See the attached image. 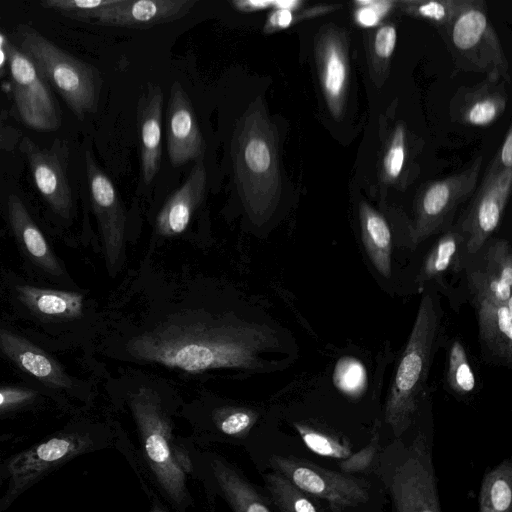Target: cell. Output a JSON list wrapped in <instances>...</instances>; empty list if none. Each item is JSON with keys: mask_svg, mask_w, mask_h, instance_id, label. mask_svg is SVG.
I'll return each instance as SVG.
<instances>
[{"mask_svg": "<svg viewBox=\"0 0 512 512\" xmlns=\"http://www.w3.org/2000/svg\"><path fill=\"white\" fill-rule=\"evenodd\" d=\"M5 53L12 77L15 104L21 120L31 129L41 132L59 128V109L47 86L30 58L6 41Z\"/></svg>", "mask_w": 512, "mask_h": 512, "instance_id": "obj_10", "label": "cell"}, {"mask_svg": "<svg viewBox=\"0 0 512 512\" xmlns=\"http://www.w3.org/2000/svg\"><path fill=\"white\" fill-rule=\"evenodd\" d=\"M328 8V6H319L303 11H299V9H273L266 19L263 31L264 33H273L285 29L299 20L325 12Z\"/></svg>", "mask_w": 512, "mask_h": 512, "instance_id": "obj_39", "label": "cell"}, {"mask_svg": "<svg viewBox=\"0 0 512 512\" xmlns=\"http://www.w3.org/2000/svg\"><path fill=\"white\" fill-rule=\"evenodd\" d=\"M235 9L245 12L275 7V1H233Z\"/></svg>", "mask_w": 512, "mask_h": 512, "instance_id": "obj_44", "label": "cell"}, {"mask_svg": "<svg viewBox=\"0 0 512 512\" xmlns=\"http://www.w3.org/2000/svg\"><path fill=\"white\" fill-rule=\"evenodd\" d=\"M512 168H503L496 158L488 167L481 187L460 224L465 250L479 251L498 227L510 195Z\"/></svg>", "mask_w": 512, "mask_h": 512, "instance_id": "obj_12", "label": "cell"}, {"mask_svg": "<svg viewBox=\"0 0 512 512\" xmlns=\"http://www.w3.org/2000/svg\"><path fill=\"white\" fill-rule=\"evenodd\" d=\"M194 5L193 0H112L94 11L88 21L106 26L145 28L178 19Z\"/></svg>", "mask_w": 512, "mask_h": 512, "instance_id": "obj_16", "label": "cell"}, {"mask_svg": "<svg viewBox=\"0 0 512 512\" xmlns=\"http://www.w3.org/2000/svg\"><path fill=\"white\" fill-rule=\"evenodd\" d=\"M102 445L98 433L70 423L31 442L16 436L0 447V512L74 459Z\"/></svg>", "mask_w": 512, "mask_h": 512, "instance_id": "obj_3", "label": "cell"}, {"mask_svg": "<svg viewBox=\"0 0 512 512\" xmlns=\"http://www.w3.org/2000/svg\"><path fill=\"white\" fill-rule=\"evenodd\" d=\"M8 215L15 235L22 242L32 260L46 272L56 276L61 275L62 268L48 242L21 199L15 194H11L8 198Z\"/></svg>", "mask_w": 512, "mask_h": 512, "instance_id": "obj_23", "label": "cell"}, {"mask_svg": "<svg viewBox=\"0 0 512 512\" xmlns=\"http://www.w3.org/2000/svg\"><path fill=\"white\" fill-rule=\"evenodd\" d=\"M20 148L27 157L39 193L55 213L68 218L72 191L63 161L55 151L39 148L28 137L22 139Z\"/></svg>", "mask_w": 512, "mask_h": 512, "instance_id": "obj_18", "label": "cell"}, {"mask_svg": "<svg viewBox=\"0 0 512 512\" xmlns=\"http://www.w3.org/2000/svg\"><path fill=\"white\" fill-rule=\"evenodd\" d=\"M407 152L406 130L403 124L395 126L385 147L380 166V181L382 185L395 183L403 170Z\"/></svg>", "mask_w": 512, "mask_h": 512, "instance_id": "obj_33", "label": "cell"}, {"mask_svg": "<svg viewBox=\"0 0 512 512\" xmlns=\"http://www.w3.org/2000/svg\"><path fill=\"white\" fill-rule=\"evenodd\" d=\"M355 19L361 26L369 27L379 21L396 5V1L366 0L355 1Z\"/></svg>", "mask_w": 512, "mask_h": 512, "instance_id": "obj_40", "label": "cell"}, {"mask_svg": "<svg viewBox=\"0 0 512 512\" xmlns=\"http://www.w3.org/2000/svg\"><path fill=\"white\" fill-rule=\"evenodd\" d=\"M270 463L302 492L328 502L335 510L355 507L369 499L370 485L364 479L295 457L273 456Z\"/></svg>", "mask_w": 512, "mask_h": 512, "instance_id": "obj_8", "label": "cell"}, {"mask_svg": "<svg viewBox=\"0 0 512 512\" xmlns=\"http://www.w3.org/2000/svg\"><path fill=\"white\" fill-rule=\"evenodd\" d=\"M252 420V415L249 412L234 411L220 422L219 428L227 435H236L249 428Z\"/></svg>", "mask_w": 512, "mask_h": 512, "instance_id": "obj_42", "label": "cell"}, {"mask_svg": "<svg viewBox=\"0 0 512 512\" xmlns=\"http://www.w3.org/2000/svg\"><path fill=\"white\" fill-rule=\"evenodd\" d=\"M259 327L244 322L202 318L163 323L132 342L135 357L201 372L215 368H251L268 341Z\"/></svg>", "mask_w": 512, "mask_h": 512, "instance_id": "obj_1", "label": "cell"}, {"mask_svg": "<svg viewBox=\"0 0 512 512\" xmlns=\"http://www.w3.org/2000/svg\"><path fill=\"white\" fill-rule=\"evenodd\" d=\"M479 512H512V463L501 461L485 473L479 491Z\"/></svg>", "mask_w": 512, "mask_h": 512, "instance_id": "obj_27", "label": "cell"}, {"mask_svg": "<svg viewBox=\"0 0 512 512\" xmlns=\"http://www.w3.org/2000/svg\"><path fill=\"white\" fill-rule=\"evenodd\" d=\"M307 447L318 455L346 459L351 455L350 445L336 435L305 425H296Z\"/></svg>", "mask_w": 512, "mask_h": 512, "instance_id": "obj_34", "label": "cell"}, {"mask_svg": "<svg viewBox=\"0 0 512 512\" xmlns=\"http://www.w3.org/2000/svg\"><path fill=\"white\" fill-rule=\"evenodd\" d=\"M38 400V394L34 390L18 387L0 388V419L35 414L42 407Z\"/></svg>", "mask_w": 512, "mask_h": 512, "instance_id": "obj_35", "label": "cell"}, {"mask_svg": "<svg viewBox=\"0 0 512 512\" xmlns=\"http://www.w3.org/2000/svg\"><path fill=\"white\" fill-rule=\"evenodd\" d=\"M151 512H167L166 510H163L161 507H159L158 505H154Z\"/></svg>", "mask_w": 512, "mask_h": 512, "instance_id": "obj_46", "label": "cell"}, {"mask_svg": "<svg viewBox=\"0 0 512 512\" xmlns=\"http://www.w3.org/2000/svg\"><path fill=\"white\" fill-rule=\"evenodd\" d=\"M377 451V439H373L370 444L361 451L350 455L341 464L340 467L345 473L359 472L366 469Z\"/></svg>", "mask_w": 512, "mask_h": 512, "instance_id": "obj_41", "label": "cell"}, {"mask_svg": "<svg viewBox=\"0 0 512 512\" xmlns=\"http://www.w3.org/2000/svg\"><path fill=\"white\" fill-rule=\"evenodd\" d=\"M2 129H3V128H2V121H1V119H0V144H1V142H2V137H3V136H2Z\"/></svg>", "mask_w": 512, "mask_h": 512, "instance_id": "obj_47", "label": "cell"}, {"mask_svg": "<svg viewBox=\"0 0 512 512\" xmlns=\"http://www.w3.org/2000/svg\"><path fill=\"white\" fill-rule=\"evenodd\" d=\"M440 316L430 294L422 297L408 342L395 371L384 411L396 438L410 427L430 367Z\"/></svg>", "mask_w": 512, "mask_h": 512, "instance_id": "obj_4", "label": "cell"}, {"mask_svg": "<svg viewBox=\"0 0 512 512\" xmlns=\"http://www.w3.org/2000/svg\"><path fill=\"white\" fill-rule=\"evenodd\" d=\"M17 34L21 51L30 58L43 79L58 91L74 115L83 119L93 113L100 92V78L95 68L29 25H20Z\"/></svg>", "mask_w": 512, "mask_h": 512, "instance_id": "obj_5", "label": "cell"}, {"mask_svg": "<svg viewBox=\"0 0 512 512\" xmlns=\"http://www.w3.org/2000/svg\"><path fill=\"white\" fill-rule=\"evenodd\" d=\"M163 93L150 86L139 99L137 124L140 136L141 167L144 182L149 184L158 173L162 152Z\"/></svg>", "mask_w": 512, "mask_h": 512, "instance_id": "obj_19", "label": "cell"}, {"mask_svg": "<svg viewBox=\"0 0 512 512\" xmlns=\"http://www.w3.org/2000/svg\"><path fill=\"white\" fill-rule=\"evenodd\" d=\"M505 107V93L485 86L470 95L463 106L461 115L465 123L474 126H487L503 113Z\"/></svg>", "mask_w": 512, "mask_h": 512, "instance_id": "obj_29", "label": "cell"}, {"mask_svg": "<svg viewBox=\"0 0 512 512\" xmlns=\"http://www.w3.org/2000/svg\"><path fill=\"white\" fill-rule=\"evenodd\" d=\"M17 291L22 302L43 316L72 318L81 314L83 296L74 291H62L19 285Z\"/></svg>", "mask_w": 512, "mask_h": 512, "instance_id": "obj_25", "label": "cell"}, {"mask_svg": "<svg viewBox=\"0 0 512 512\" xmlns=\"http://www.w3.org/2000/svg\"><path fill=\"white\" fill-rule=\"evenodd\" d=\"M495 158L503 168H512V129L509 127L503 144Z\"/></svg>", "mask_w": 512, "mask_h": 512, "instance_id": "obj_43", "label": "cell"}, {"mask_svg": "<svg viewBox=\"0 0 512 512\" xmlns=\"http://www.w3.org/2000/svg\"><path fill=\"white\" fill-rule=\"evenodd\" d=\"M314 53L327 109L333 118L340 119L346 109L350 77L345 31L334 25L323 27L315 38Z\"/></svg>", "mask_w": 512, "mask_h": 512, "instance_id": "obj_13", "label": "cell"}, {"mask_svg": "<svg viewBox=\"0 0 512 512\" xmlns=\"http://www.w3.org/2000/svg\"><path fill=\"white\" fill-rule=\"evenodd\" d=\"M206 184V168L200 159L183 185L168 199L158 214L157 227L160 233L176 235L187 228L193 212L204 197Z\"/></svg>", "mask_w": 512, "mask_h": 512, "instance_id": "obj_20", "label": "cell"}, {"mask_svg": "<svg viewBox=\"0 0 512 512\" xmlns=\"http://www.w3.org/2000/svg\"><path fill=\"white\" fill-rule=\"evenodd\" d=\"M462 246L465 247V236L460 230L442 235L424 259L418 280L423 282L435 279L450 267H455Z\"/></svg>", "mask_w": 512, "mask_h": 512, "instance_id": "obj_28", "label": "cell"}, {"mask_svg": "<svg viewBox=\"0 0 512 512\" xmlns=\"http://www.w3.org/2000/svg\"><path fill=\"white\" fill-rule=\"evenodd\" d=\"M388 458L383 482L396 512H441L429 445L419 434L409 446H398Z\"/></svg>", "mask_w": 512, "mask_h": 512, "instance_id": "obj_7", "label": "cell"}, {"mask_svg": "<svg viewBox=\"0 0 512 512\" xmlns=\"http://www.w3.org/2000/svg\"><path fill=\"white\" fill-rule=\"evenodd\" d=\"M483 347L496 360L510 364L512 357V304H475Z\"/></svg>", "mask_w": 512, "mask_h": 512, "instance_id": "obj_22", "label": "cell"}, {"mask_svg": "<svg viewBox=\"0 0 512 512\" xmlns=\"http://www.w3.org/2000/svg\"><path fill=\"white\" fill-rule=\"evenodd\" d=\"M266 489L280 512H321L311 497L278 472L264 475Z\"/></svg>", "mask_w": 512, "mask_h": 512, "instance_id": "obj_30", "label": "cell"}, {"mask_svg": "<svg viewBox=\"0 0 512 512\" xmlns=\"http://www.w3.org/2000/svg\"><path fill=\"white\" fill-rule=\"evenodd\" d=\"M397 41V30L391 23L380 25L369 42V65L375 84L381 86L388 73Z\"/></svg>", "mask_w": 512, "mask_h": 512, "instance_id": "obj_32", "label": "cell"}, {"mask_svg": "<svg viewBox=\"0 0 512 512\" xmlns=\"http://www.w3.org/2000/svg\"><path fill=\"white\" fill-rule=\"evenodd\" d=\"M111 2L112 0H46L41 4L67 17L88 21L94 11Z\"/></svg>", "mask_w": 512, "mask_h": 512, "instance_id": "obj_38", "label": "cell"}, {"mask_svg": "<svg viewBox=\"0 0 512 512\" xmlns=\"http://www.w3.org/2000/svg\"><path fill=\"white\" fill-rule=\"evenodd\" d=\"M467 269L474 304H512V254L506 240L487 242Z\"/></svg>", "mask_w": 512, "mask_h": 512, "instance_id": "obj_14", "label": "cell"}, {"mask_svg": "<svg viewBox=\"0 0 512 512\" xmlns=\"http://www.w3.org/2000/svg\"><path fill=\"white\" fill-rule=\"evenodd\" d=\"M361 239L378 273L389 278L392 271V235L386 219L367 202L359 204Z\"/></svg>", "mask_w": 512, "mask_h": 512, "instance_id": "obj_24", "label": "cell"}, {"mask_svg": "<svg viewBox=\"0 0 512 512\" xmlns=\"http://www.w3.org/2000/svg\"><path fill=\"white\" fill-rule=\"evenodd\" d=\"M448 382L459 393H468L474 389L475 377L463 345L454 341L448 358Z\"/></svg>", "mask_w": 512, "mask_h": 512, "instance_id": "obj_36", "label": "cell"}, {"mask_svg": "<svg viewBox=\"0 0 512 512\" xmlns=\"http://www.w3.org/2000/svg\"><path fill=\"white\" fill-rule=\"evenodd\" d=\"M148 463L166 494L176 503L187 496L188 459L175 448L171 429L158 401L145 391L131 400Z\"/></svg>", "mask_w": 512, "mask_h": 512, "instance_id": "obj_6", "label": "cell"}, {"mask_svg": "<svg viewBox=\"0 0 512 512\" xmlns=\"http://www.w3.org/2000/svg\"><path fill=\"white\" fill-rule=\"evenodd\" d=\"M481 164L482 157L479 156L466 170L434 181L421 191L410 234L414 244L437 233L448 222L457 206L473 191Z\"/></svg>", "mask_w": 512, "mask_h": 512, "instance_id": "obj_11", "label": "cell"}, {"mask_svg": "<svg viewBox=\"0 0 512 512\" xmlns=\"http://www.w3.org/2000/svg\"><path fill=\"white\" fill-rule=\"evenodd\" d=\"M449 28L451 42L462 57L486 71L490 80H510L508 62L482 1L473 0Z\"/></svg>", "mask_w": 512, "mask_h": 512, "instance_id": "obj_9", "label": "cell"}, {"mask_svg": "<svg viewBox=\"0 0 512 512\" xmlns=\"http://www.w3.org/2000/svg\"><path fill=\"white\" fill-rule=\"evenodd\" d=\"M236 185L250 217L263 221L281 193L278 135L261 98L239 119L232 139Z\"/></svg>", "mask_w": 512, "mask_h": 512, "instance_id": "obj_2", "label": "cell"}, {"mask_svg": "<svg viewBox=\"0 0 512 512\" xmlns=\"http://www.w3.org/2000/svg\"><path fill=\"white\" fill-rule=\"evenodd\" d=\"M85 165L92 207L102 233L107 259L113 265L123 241V208L112 181L99 168L90 151L85 153Z\"/></svg>", "mask_w": 512, "mask_h": 512, "instance_id": "obj_15", "label": "cell"}, {"mask_svg": "<svg viewBox=\"0 0 512 512\" xmlns=\"http://www.w3.org/2000/svg\"><path fill=\"white\" fill-rule=\"evenodd\" d=\"M333 380L342 392L349 395H358L366 386L365 367L356 358L343 357L335 366Z\"/></svg>", "mask_w": 512, "mask_h": 512, "instance_id": "obj_37", "label": "cell"}, {"mask_svg": "<svg viewBox=\"0 0 512 512\" xmlns=\"http://www.w3.org/2000/svg\"><path fill=\"white\" fill-rule=\"evenodd\" d=\"M473 0H404L397 1L399 8L406 14L423 18L449 27Z\"/></svg>", "mask_w": 512, "mask_h": 512, "instance_id": "obj_31", "label": "cell"}, {"mask_svg": "<svg viewBox=\"0 0 512 512\" xmlns=\"http://www.w3.org/2000/svg\"><path fill=\"white\" fill-rule=\"evenodd\" d=\"M211 466L216 482L234 512H271L261 495L227 463L215 459Z\"/></svg>", "mask_w": 512, "mask_h": 512, "instance_id": "obj_26", "label": "cell"}, {"mask_svg": "<svg viewBox=\"0 0 512 512\" xmlns=\"http://www.w3.org/2000/svg\"><path fill=\"white\" fill-rule=\"evenodd\" d=\"M15 437L14 433H5L0 435V447L12 441Z\"/></svg>", "mask_w": 512, "mask_h": 512, "instance_id": "obj_45", "label": "cell"}, {"mask_svg": "<svg viewBox=\"0 0 512 512\" xmlns=\"http://www.w3.org/2000/svg\"><path fill=\"white\" fill-rule=\"evenodd\" d=\"M167 148L175 166L202 159L205 142L193 106L180 83L170 90L167 108Z\"/></svg>", "mask_w": 512, "mask_h": 512, "instance_id": "obj_17", "label": "cell"}, {"mask_svg": "<svg viewBox=\"0 0 512 512\" xmlns=\"http://www.w3.org/2000/svg\"><path fill=\"white\" fill-rule=\"evenodd\" d=\"M2 351L21 369L55 388H68L69 379L62 368L39 347L21 336L0 329Z\"/></svg>", "mask_w": 512, "mask_h": 512, "instance_id": "obj_21", "label": "cell"}]
</instances>
